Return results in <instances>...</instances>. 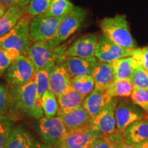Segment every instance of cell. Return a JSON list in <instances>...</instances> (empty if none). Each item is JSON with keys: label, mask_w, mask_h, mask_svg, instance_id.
Returning <instances> with one entry per match:
<instances>
[{"label": "cell", "mask_w": 148, "mask_h": 148, "mask_svg": "<svg viewBox=\"0 0 148 148\" xmlns=\"http://www.w3.org/2000/svg\"><path fill=\"white\" fill-rule=\"evenodd\" d=\"M10 108L8 116L12 121L20 118L40 119L43 110L38 101L35 73L27 84L21 86H10Z\"/></svg>", "instance_id": "obj_1"}, {"label": "cell", "mask_w": 148, "mask_h": 148, "mask_svg": "<svg viewBox=\"0 0 148 148\" xmlns=\"http://www.w3.org/2000/svg\"><path fill=\"white\" fill-rule=\"evenodd\" d=\"M33 16L26 12L10 32L0 37V47L6 51L25 55L32 43L29 34V22Z\"/></svg>", "instance_id": "obj_2"}, {"label": "cell", "mask_w": 148, "mask_h": 148, "mask_svg": "<svg viewBox=\"0 0 148 148\" xmlns=\"http://www.w3.org/2000/svg\"><path fill=\"white\" fill-rule=\"evenodd\" d=\"M99 26L102 34L116 45L127 49H136L137 45L130 31L126 16L118 14L101 20Z\"/></svg>", "instance_id": "obj_3"}, {"label": "cell", "mask_w": 148, "mask_h": 148, "mask_svg": "<svg viewBox=\"0 0 148 148\" xmlns=\"http://www.w3.org/2000/svg\"><path fill=\"white\" fill-rule=\"evenodd\" d=\"M62 17H52L45 14L33 16L29 22V34L32 42H44L51 47L58 46V27Z\"/></svg>", "instance_id": "obj_4"}, {"label": "cell", "mask_w": 148, "mask_h": 148, "mask_svg": "<svg viewBox=\"0 0 148 148\" xmlns=\"http://www.w3.org/2000/svg\"><path fill=\"white\" fill-rule=\"evenodd\" d=\"M66 50L64 45L52 47L46 42L39 41L32 42L25 55L32 60L36 71L46 68L53 69L64 58Z\"/></svg>", "instance_id": "obj_5"}, {"label": "cell", "mask_w": 148, "mask_h": 148, "mask_svg": "<svg viewBox=\"0 0 148 148\" xmlns=\"http://www.w3.org/2000/svg\"><path fill=\"white\" fill-rule=\"evenodd\" d=\"M36 69L32 60L26 55H21L14 60L5 72V79L10 86H21L28 83Z\"/></svg>", "instance_id": "obj_6"}, {"label": "cell", "mask_w": 148, "mask_h": 148, "mask_svg": "<svg viewBox=\"0 0 148 148\" xmlns=\"http://www.w3.org/2000/svg\"><path fill=\"white\" fill-rule=\"evenodd\" d=\"M37 131L45 144L56 148L60 145L67 133L65 126L60 116L53 118H40Z\"/></svg>", "instance_id": "obj_7"}, {"label": "cell", "mask_w": 148, "mask_h": 148, "mask_svg": "<svg viewBox=\"0 0 148 148\" xmlns=\"http://www.w3.org/2000/svg\"><path fill=\"white\" fill-rule=\"evenodd\" d=\"M145 118L147 117L144 111L132 100L118 99L115 108L116 128L118 133L123 134L131 124Z\"/></svg>", "instance_id": "obj_8"}, {"label": "cell", "mask_w": 148, "mask_h": 148, "mask_svg": "<svg viewBox=\"0 0 148 148\" xmlns=\"http://www.w3.org/2000/svg\"><path fill=\"white\" fill-rule=\"evenodd\" d=\"M135 51L136 49H127L116 45L104 35L101 34L99 36L95 57L98 61L110 63L118 59L132 56Z\"/></svg>", "instance_id": "obj_9"}, {"label": "cell", "mask_w": 148, "mask_h": 148, "mask_svg": "<svg viewBox=\"0 0 148 148\" xmlns=\"http://www.w3.org/2000/svg\"><path fill=\"white\" fill-rule=\"evenodd\" d=\"M102 136L90 125L67 132L56 148H90L92 142Z\"/></svg>", "instance_id": "obj_10"}, {"label": "cell", "mask_w": 148, "mask_h": 148, "mask_svg": "<svg viewBox=\"0 0 148 148\" xmlns=\"http://www.w3.org/2000/svg\"><path fill=\"white\" fill-rule=\"evenodd\" d=\"M86 17V11L79 6L64 16L58 27L57 42L59 45L82 27Z\"/></svg>", "instance_id": "obj_11"}, {"label": "cell", "mask_w": 148, "mask_h": 148, "mask_svg": "<svg viewBox=\"0 0 148 148\" xmlns=\"http://www.w3.org/2000/svg\"><path fill=\"white\" fill-rule=\"evenodd\" d=\"M117 102V98H112L110 103L102 110L92 118L90 126L101 135L116 132L115 108Z\"/></svg>", "instance_id": "obj_12"}, {"label": "cell", "mask_w": 148, "mask_h": 148, "mask_svg": "<svg viewBox=\"0 0 148 148\" xmlns=\"http://www.w3.org/2000/svg\"><path fill=\"white\" fill-rule=\"evenodd\" d=\"M99 36L97 34L90 33L77 38L66 49L64 57L72 56L82 58H95V53Z\"/></svg>", "instance_id": "obj_13"}, {"label": "cell", "mask_w": 148, "mask_h": 148, "mask_svg": "<svg viewBox=\"0 0 148 148\" xmlns=\"http://www.w3.org/2000/svg\"><path fill=\"white\" fill-rule=\"evenodd\" d=\"M97 62L96 58H82L72 56L64 57L61 61L71 78L80 75H91Z\"/></svg>", "instance_id": "obj_14"}, {"label": "cell", "mask_w": 148, "mask_h": 148, "mask_svg": "<svg viewBox=\"0 0 148 148\" xmlns=\"http://www.w3.org/2000/svg\"><path fill=\"white\" fill-rule=\"evenodd\" d=\"M108 90H99L94 88L82 103V106L91 117L102 110L112 99Z\"/></svg>", "instance_id": "obj_15"}, {"label": "cell", "mask_w": 148, "mask_h": 148, "mask_svg": "<svg viewBox=\"0 0 148 148\" xmlns=\"http://www.w3.org/2000/svg\"><path fill=\"white\" fill-rule=\"evenodd\" d=\"M58 116L62 119L67 132L88 126L92 119L82 105L68 113L61 114Z\"/></svg>", "instance_id": "obj_16"}, {"label": "cell", "mask_w": 148, "mask_h": 148, "mask_svg": "<svg viewBox=\"0 0 148 148\" xmlns=\"http://www.w3.org/2000/svg\"><path fill=\"white\" fill-rule=\"evenodd\" d=\"M95 88L99 90H108L115 80L113 69L110 63L98 61L92 73Z\"/></svg>", "instance_id": "obj_17"}, {"label": "cell", "mask_w": 148, "mask_h": 148, "mask_svg": "<svg viewBox=\"0 0 148 148\" xmlns=\"http://www.w3.org/2000/svg\"><path fill=\"white\" fill-rule=\"evenodd\" d=\"M86 97V95L77 92L69 86L57 97L59 104L58 115L68 113L81 106Z\"/></svg>", "instance_id": "obj_18"}, {"label": "cell", "mask_w": 148, "mask_h": 148, "mask_svg": "<svg viewBox=\"0 0 148 148\" xmlns=\"http://www.w3.org/2000/svg\"><path fill=\"white\" fill-rule=\"evenodd\" d=\"M70 77L65 66L62 62L54 66L50 73V89L56 97L63 92L70 86Z\"/></svg>", "instance_id": "obj_19"}, {"label": "cell", "mask_w": 148, "mask_h": 148, "mask_svg": "<svg viewBox=\"0 0 148 148\" xmlns=\"http://www.w3.org/2000/svg\"><path fill=\"white\" fill-rule=\"evenodd\" d=\"M34 137L26 127L18 125L13 127L4 148H32Z\"/></svg>", "instance_id": "obj_20"}, {"label": "cell", "mask_w": 148, "mask_h": 148, "mask_svg": "<svg viewBox=\"0 0 148 148\" xmlns=\"http://www.w3.org/2000/svg\"><path fill=\"white\" fill-rule=\"evenodd\" d=\"M26 8L27 6L14 5L7 8L0 18V37L7 34L15 26L26 12Z\"/></svg>", "instance_id": "obj_21"}, {"label": "cell", "mask_w": 148, "mask_h": 148, "mask_svg": "<svg viewBox=\"0 0 148 148\" xmlns=\"http://www.w3.org/2000/svg\"><path fill=\"white\" fill-rule=\"evenodd\" d=\"M122 135L125 141L130 145L148 140V119L145 118L133 123Z\"/></svg>", "instance_id": "obj_22"}, {"label": "cell", "mask_w": 148, "mask_h": 148, "mask_svg": "<svg viewBox=\"0 0 148 148\" xmlns=\"http://www.w3.org/2000/svg\"><path fill=\"white\" fill-rule=\"evenodd\" d=\"M137 60L133 56L120 58L110 62L115 79H130Z\"/></svg>", "instance_id": "obj_23"}, {"label": "cell", "mask_w": 148, "mask_h": 148, "mask_svg": "<svg viewBox=\"0 0 148 148\" xmlns=\"http://www.w3.org/2000/svg\"><path fill=\"white\" fill-rule=\"evenodd\" d=\"M70 86L77 92L88 96L95 88V82L92 75H80L71 78Z\"/></svg>", "instance_id": "obj_24"}, {"label": "cell", "mask_w": 148, "mask_h": 148, "mask_svg": "<svg viewBox=\"0 0 148 148\" xmlns=\"http://www.w3.org/2000/svg\"><path fill=\"white\" fill-rule=\"evenodd\" d=\"M52 69H42L35 72V81L37 88V96L38 101L40 106L42 107L41 98L44 93L50 89V73Z\"/></svg>", "instance_id": "obj_25"}, {"label": "cell", "mask_w": 148, "mask_h": 148, "mask_svg": "<svg viewBox=\"0 0 148 148\" xmlns=\"http://www.w3.org/2000/svg\"><path fill=\"white\" fill-rule=\"evenodd\" d=\"M75 5L69 0H52L46 16L52 17H62L71 12Z\"/></svg>", "instance_id": "obj_26"}, {"label": "cell", "mask_w": 148, "mask_h": 148, "mask_svg": "<svg viewBox=\"0 0 148 148\" xmlns=\"http://www.w3.org/2000/svg\"><path fill=\"white\" fill-rule=\"evenodd\" d=\"M133 88L130 79H115L108 90L112 97L128 98L131 97Z\"/></svg>", "instance_id": "obj_27"}, {"label": "cell", "mask_w": 148, "mask_h": 148, "mask_svg": "<svg viewBox=\"0 0 148 148\" xmlns=\"http://www.w3.org/2000/svg\"><path fill=\"white\" fill-rule=\"evenodd\" d=\"M42 108L43 114L47 118L55 117L58 113V103L57 97L51 90H47L41 98Z\"/></svg>", "instance_id": "obj_28"}, {"label": "cell", "mask_w": 148, "mask_h": 148, "mask_svg": "<svg viewBox=\"0 0 148 148\" xmlns=\"http://www.w3.org/2000/svg\"><path fill=\"white\" fill-rule=\"evenodd\" d=\"M130 81L134 88H148V72L138 61L133 69Z\"/></svg>", "instance_id": "obj_29"}, {"label": "cell", "mask_w": 148, "mask_h": 148, "mask_svg": "<svg viewBox=\"0 0 148 148\" xmlns=\"http://www.w3.org/2000/svg\"><path fill=\"white\" fill-rule=\"evenodd\" d=\"M130 97L132 102L144 111L148 119V88H134Z\"/></svg>", "instance_id": "obj_30"}, {"label": "cell", "mask_w": 148, "mask_h": 148, "mask_svg": "<svg viewBox=\"0 0 148 148\" xmlns=\"http://www.w3.org/2000/svg\"><path fill=\"white\" fill-rule=\"evenodd\" d=\"M52 0H29L26 12L32 16L44 14L49 9Z\"/></svg>", "instance_id": "obj_31"}, {"label": "cell", "mask_w": 148, "mask_h": 148, "mask_svg": "<svg viewBox=\"0 0 148 148\" xmlns=\"http://www.w3.org/2000/svg\"><path fill=\"white\" fill-rule=\"evenodd\" d=\"M12 120L8 115L0 116V148H4L12 129Z\"/></svg>", "instance_id": "obj_32"}, {"label": "cell", "mask_w": 148, "mask_h": 148, "mask_svg": "<svg viewBox=\"0 0 148 148\" xmlns=\"http://www.w3.org/2000/svg\"><path fill=\"white\" fill-rule=\"evenodd\" d=\"M19 55L17 53L6 51L0 47V75L5 73L10 64Z\"/></svg>", "instance_id": "obj_33"}, {"label": "cell", "mask_w": 148, "mask_h": 148, "mask_svg": "<svg viewBox=\"0 0 148 148\" xmlns=\"http://www.w3.org/2000/svg\"><path fill=\"white\" fill-rule=\"evenodd\" d=\"M10 108L9 88L0 83V116L8 115Z\"/></svg>", "instance_id": "obj_34"}, {"label": "cell", "mask_w": 148, "mask_h": 148, "mask_svg": "<svg viewBox=\"0 0 148 148\" xmlns=\"http://www.w3.org/2000/svg\"><path fill=\"white\" fill-rule=\"evenodd\" d=\"M104 135H106L109 140L112 143V145L115 148H135L133 146L127 144L125 141L123 135L119 134L117 132Z\"/></svg>", "instance_id": "obj_35"}, {"label": "cell", "mask_w": 148, "mask_h": 148, "mask_svg": "<svg viewBox=\"0 0 148 148\" xmlns=\"http://www.w3.org/2000/svg\"><path fill=\"white\" fill-rule=\"evenodd\" d=\"M132 56L136 58V60L148 72V46L136 49L134 54Z\"/></svg>", "instance_id": "obj_36"}, {"label": "cell", "mask_w": 148, "mask_h": 148, "mask_svg": "<svg viewBox=\"0 0 148 148\" xmlns=\"http://www.w3.org/2000/svg\"><path fill=\"white\" fill-rule=\"evenodd\" d=\"M90 148H115L106 135H102L92 142Z\"/></svg>", "instance_id": "obj_37"}, {"label": "cell", "mask_w": 148, "mask_h": 148, "mask_svg": "<svg viewBox=\"0 0 148 148\" xmlns=\"http://www.w3.org/2000/svg\"><path fill=\"white\" fill-rule=\"evenodd\" d=\"M0 3L4 5L6 8H8L10 6L14 5H23V6H27V5H24L21 3L19 0H0Z\"/></svg>", "instance_id": "obj_38"}, {"label": "cell", "mask_w": 148, "mask_h": 148, "mask_svg": "<svg viewBox=\"0 0 148 148\" xmlns=\"http://www.w3.org/2000/svg\"><path fill=\"white\" fill-rule=\"evenodd\" d=\"M32 148H55L53 146H51L47 144H44V143H38V142H35L34 145H33Z\"/></svg>", "instance_id": "obj_39"}, {"label": "cell", "mask_w": 148, "mask_h": 148, "mask_svg": "<svg viewBox=\"0 0 148 148\" xmlns=\"http://www.w3.org/2000/svg\"><path fill=\"white\" fill-rule=\"evenodd\" d=\"M132 146L135 148H148V140H146L145 141L142 142V143L134 144Z\"/></svg>", "instance_id": "obj_40"}, {"label": "cell", "mask_w": 148, "mask_h": 148, "mask_svg": "<svg viewBox=\"0 0 148 148\" xmlns=\"http://www.w3.org/2000/svg\"><path fill=\"white\" fill-rule=\"evenodd\" d=\"M7 10V8H5L4 5H3L2 4L0 3V18L1 17V16L4 14V12H5V10Z\"/></svg>", "instance_id": "obj_41"}, {"label": "cell", "mask_w": 148, "mask_h": 148, "mask_svg": "<svg viewBox=\"0 0 148 148\" xmlns=\"http://www.w3.org/2000/svg\"><path fill=\"white\" fill-rule=\"evenodd\" d=\"M19 1H21V3L24 5H27L29 3V0H19Z\"/></svg>", "instance_id": "obj_42"}]
</instances>
